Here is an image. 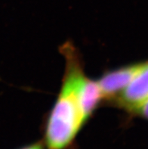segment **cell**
<instances>
[{"mask_svg": "<svg viewBox=\"0 0 148 149\" xmlns=\"http://www.w3.org/2000/svg\"><path fill=\"white\" fill-rule=\"evenodd\" d=\"M86 121L77 102L73 75L67 70L61 90L46 123L47 148H67Z\"/></svg>", "mask_w": 148, "mask_h": 149, "instance_id": "1", "label": "cell"}, {"mask_svg": "<svg viewBox=\"0 0 148 149\" xmlns=\"http://www.w3.org/2000/svg\"><path fill=\"white\" fill-rule=\"evenodd\" d=\"M117 99L120 105L133 112L137 111L148 100V62L143 63L141 69Z\"/></svg>", "mask_w": 148, "mask_h": 149, "instance_id": "2", "label": "cell"}, {"mask_svg": "<svg viewBox=\"0 0 148 149\" xmlns=\"http://www.w3.org/2000/svg\"><path fill=\"white\" fill-rule=\"evenodd\" d=\"M143 63L119 68L104 74L98 81L102 97H118L142 67Z\"/></svg>", "mask_w": 148, "mask_h": 149, "instance_id": "3", "label": "cell"}, {"mask_svg": "<svg viewBox=\"0 0 148 149\" xmlns=\"http://www.w3.org/2000/svg\"><path fill=\"white\" fill-rule=\"evenodd\" d=\"M135 113H138L145 119L148 120V100L142 104L140 108L138 109V111Z\"/></svg>", "mask_w": 148, "mask_h": 149, "instance_id": "4", "label": "cell"}, {"mask_svg": "<svg viewBox=\"0 0 148 149\" xmlns=\"http://www.w3.org/2000/svg\"><path fill=\"white\" fill-rule=\"evenodd\" d=\"M20 149H44V148L41 144L35 143L32 144V145H30V146H24V147L21 148Z\"/></svg>", "mask_w": 148, "mask_h": 149, "instance_id": "5", "label": "cell"}]
</instances>
